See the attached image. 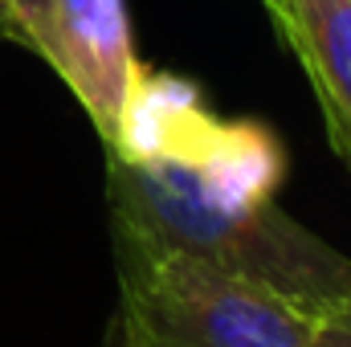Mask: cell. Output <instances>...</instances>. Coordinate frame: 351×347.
<instances>
[{"instance_id": "5", "label": "cell", "mask_w": 351, "mask_h": 347, "mask_svg": "<svg viewBox=\"0 0 351 347\" xmlns=\"http://www.w3.org/2000/svg\"><path fill=\"white\" fill-rule=\"evenodd\" d=\"M0 41H12L49 66L53 0H0Z\"/></svg>"}, {"instance_id": "1", "label": "cell", "mask_w": 351, "mask_h": 347, "mask_svg": "<svg viewBox=\"0 0 351 347\" xmlns=\"http://www.w3.org/2000/svg\"><path fill=\"white\" fill-rule=\"evenodd\" d=\"M282 176L286 152L269 127L221 119L188 78L139 66L119 139L106 147L114 229L319 315L351 294V258L278 204Z\"/></svg>"}, {"instance_id": "4", "label": "cell", "mask_w": 351, "mask_h": 347, "mask_svg": "<svg viewBox=\"0 0 351 347\" xmlns=\"http://www.w3.org/2000/svg\"><path fill=\"white\" fill-rule=\"evenodd\" d=\"M319 98L327 139L351 168V0H286L274 25Z\"/></svg>"}, {"instance_id": "3", "label": "cell", "mask_w": 351, "mask_h": 347, "mask_svg": "<svg viewBox=\"0 0 351 347\" xmlns=\"http://www.w3.org/2000/svg\"><path fill=\"white\" fill-rule=\"evenodd\" d=\"M49 70L90 115L102 147L119 139L123 110L139 74L123 0H53Z\"/></svg>"}, {"instance_id": "2", "label": "cell", "mask_w": 351, "mask_h": 347, "mask_svg": "<svg viewBox=\"0 0 351 347\" xmlns=\"http://www.w3.org/2000/svg\"><path fill=\"white\" fill-rule=\"evenodd\" d=\"M119 302L106 347H311L315 315L250 278L110 225Z\"/></svg>"}, {"instance_id": "7", "label": "cell", "mask_w": 351, "mask_h": 347, "mask_svg": "<svg viewBox=\"0 0 351 347\" xmlns=\"http://www.w3.org/2000/svg\"><path fill=\"white\" fill-rule=\"evenodd\" d=\"M262 8L269 12V25H278V21H282V12H286V0H262Z\"/></svg>"}, {"instance_id": "6", "label": "cell", "mask_w": 351, "mask_h": 347, "mask_svg": "<svg viewBox=\"0 0 351 347\" xmlns=\"http://www.w3.org/2000/svg\"><path fill=\"white\" fill-rule=\"evenodd\" d=\"M311 347H351V294L335 298L311 323Z\"/></svg>"}]
</instances>
